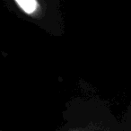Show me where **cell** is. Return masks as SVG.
Here are the masks:
<instances>
[{
	"instance_id": "1",
	"label": "cell",
	"mask_w": 131,
	"mask_h": 131,
	"mask_svg": "<svg viewBox=\"0 0 131 131\" xmlns=\"http://www.w3.org/2000/svg\"><path fill=\"white\" fill-rule=\"evenodd\" d=\"M20 8L28 15L33 14L38 8L37 0H15Z\"/></svg>"
}]
</instances>
